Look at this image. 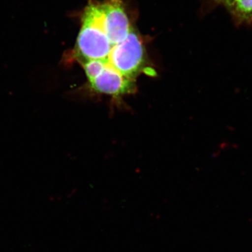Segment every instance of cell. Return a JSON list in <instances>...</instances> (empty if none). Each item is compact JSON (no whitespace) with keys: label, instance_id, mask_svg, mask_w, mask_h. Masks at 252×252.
Returning a JSON list of instances; mask_svg holds the SVG:
<instances>
[{"label":"cell","instance_id":"1","mask_svg":"<svg viewBox=\"0 0 252 252\" xmlns=\"http://www.w3.org/2000/svg\"><path fill=\"white\" fill-rule=\"evenodd\" d=\"M104 64L133 81L142 73L151 76L156 74L149 65L144 40L135 28L126 39L112 46Z\"/></svg>","mask_w":252,"mask_h":252},{"label":"cell","instance_id":"2","mask_svg":"<svg viewBox=\"0 0 252 252\" xmlns=\"http://www.w3.org/2000/svg\"><path fill=\"white\" fill-rule=\"evenodd\" d=\"M91 89L97 94L113 97L130 94L135 90V81L124 77L100 61L81 63Z\"/></svg>","mask_w":252,"mask_h":252},{"label":"cell","instance_id":"3","mask_svg":"<svg viewBox=\"0 0 252 252\" xmlns=\"http://www.w3.org/2000/svg\"><path fill=\"white\" fill-rule=\"evenodd\" d=\"M213 6H221L238 26H252V0H210Z\"/></svg>","mask_w":252,"mask_h":252}]
</instances>
